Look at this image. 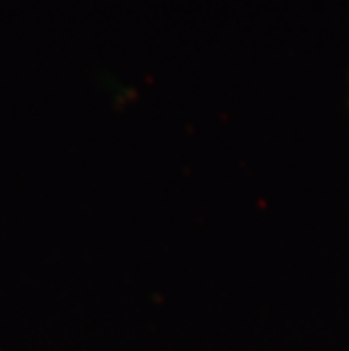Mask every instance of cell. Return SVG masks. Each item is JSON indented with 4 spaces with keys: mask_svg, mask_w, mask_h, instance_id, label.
Listing matches in <instances>:
<instances>
[]
</instances>
